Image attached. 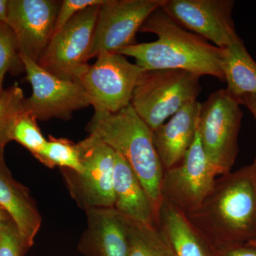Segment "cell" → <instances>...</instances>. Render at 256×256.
Masks as SVG:
<instances>
[{
	"label": "cell",
	"mask_w": 256,
	"mask_h": 256,
	"mask_svg": "<svg viewBox=\"0 0 256 256\" xmlns=\"http://www.w3.org/2000/svg\"><path fill=\"white\" fill-rule=\"evenodd\" d=\"M185 214L216 250L255 240V166H244L216 180L202 204Z\"/></svg>",
	"instance_id": "1"
},
{
	"label": "cell",
	"mask_w": 256,
	"mask_h": 256,
	"mask_svg": "<svg viewBox=\"0 0 256 256\" xmlns=\"http://www.w3.org/2000/svg\"><path fill=\"white\" fill-rule=\"evenodd\" d=\"M140 32L154 34L158 40L136 44L116 54L132 57L144 70L180 69L224 82V48L181 28L161 8L150 15Z\"/></svg>",
	"instance_id": "2"
},
{
	"label": "cell",
	"mask_w": 256,
	"mask_h": 256,
	"mask_svg": "<svg viewBox=\"0 0 256 256\" xmlns=\"http://www.w3.org/2000/svg\"><path fill=\"white\" fill-rule=\"evenodd\" d=\"M89 136L105 143L130 165L150 200L156 220L162 204L164 168L152 130L129 106L114 114L95 112L86 126Z\"/></svg>",
	"instance_id": "3"
},
{
	"label": "cell",
	"mask_w": 256,
	"mask_h": 256,
	"mask_svg": "<svg viewBox=\"0 0 256 256\" xmlns=\"http://www.w3.org/2000/svg\"><path fill=\"white\" fill-rule=\"evenodd\" d=\"M201 77L180 69L144 70L133 92L131 104L154 131L201 92Z\"/></svg>",
	"instance_id": "4"
},
{
	"label": "cell",
	"mask_w": 256,
	"mask_h": 256,
	"mask_svg": "<svg viewBox=\"0 0 256 256\" xmlns=\"http://www.w3.org/2000/svg\"><path fill=\"white\" fill-rule=\"evenodd\" d=\"M240 106L226 89L213 92L201 104L197 130L207 159L218 175L230 172L238 154Z\"/></svg>",
	"instance_id": "5"
},
{
	"label": "cell",
	"mask_w": 256,
	"mask_h": 256,
	"mask_svg": "<svg viewBox=\"0 0 256 256\" xmlns=\"http://www.w3.org/2000/svg\"><path fill=\"white\" fill-rule=\"evenodd\" d=\"M100 4L79 12L54 35L38 65L58 78L80 82L90 68L88 62Z\"/></svg>",
	"instance_id": "6"
},
{
	"label": "cell",
	"mask_w": 256,
	"mask_h": 256,
	"mask_svg": "<svg viewBox=\"0 0 256 256\" xmlns=\"http://www.w3.org/2000/svg\"><path fill=\"white\" fill-rule=\"evenodd\" d=\"M96 58L80 80L95 112L114 114L130 106L144 69L119 54L104 52Z\"/></svg>",
	"instance_id": "7"
},
{
	"label": "cell",
	"mask_w": 256,
	"mask_h": 256,
	"mask_svg": "<svg viewBox=\"0 0 256 256\" xmlns=\"http://www.w3.org/2000/svg\"><path fill=\"white\" fill-rule=\"evenodd\" d=\"M26 80L32 94L23 100V112L36 120H68L74 112L92 106L90 98L79 82L63 80L52 75L26 56L21 54Z\"/></svg>",
	"instance_id": "8"
},
{
	"label": "cell",
	"mask_w": 256,
	"mask_h": 256,
	"mask_svg": "<svg viewBox=\"0 0 256 256\" xmlns=\"http://www.w3.org/2000/svg\"><path fill=\"white\" fill-rule=\"evenodd\" d=\"M78 144L82 172L64 169L72 196L85 210L114 207L116 152L105 143L89 136Z\"/></svg>",
	"instance_id": "9"
},
{
	"label": "cell",
	"mask_w": 256,
	"mask_h": 256,
	"mask_svg": "<svg viewBox=\"0 0 256 256\" xmlns=\"http://www.w3.org/2000/svg\"><path fill=\"white\" fill-rule=\"evenodd\" d=\"M217 175L207 159L197 130L194 140L181 162L164 170L163 201L185 214L196 210L213 190Z\"/></svg>",
	"instance_id": "10"
},
{
	"label": "cell",
	"mask_w": 256,
	"mask_h": 256,
	"mask_svg": "<svg viewBox=\"0 0 256 256\" xmlns=\"http://www.w3.org/2000/svg\"><path fill=\"white\" fill-rule=\"evenodd\" d=\"M162 0H104L96 22L90 60L136 44V34Z\"/></svg>",
	"instance_id": "11"
},
{
	"label": "cell",
	"mask_w": 256,
	"mask_h": 256,
	"mask_svg": "<svg viewBox=\"0 0 256 256\" xmlns=\"http://www.w3.org/2000/svg\"><path fill=\"white\" fill-rule=\"evenodd\" d=\"M233 0H162L161 9L181 28L225 48L240 41L232 20Z\"/></svg>",
	"instance_id": "12"
},
{
	"label": "cell",
	"mask_w": 256,
	"mask_h": 256,
	"mask_svg": "<svg viewBox=\"0 0 256 256\" xmlns=\"http://www.w3.org/2000/svg\"><path fill=\"white\" fill-rule=\"evenodd\" d=\"M60 4L58 0H9L8 24L21 54L38 63L54 36Z\"/></svg>",
	"instance_id": "13"
},
{
	"label": "cell",
	"mask_w": 256,
	"mask_h": 256,
	"mask_svg": "<svg viewBox=\"0 0 256 256\" xmlns=\"http://www.w3.org/2000/svg\"><path fill=\"white\" fill-rule=\"evenodd\" d=\"M201 104L194 100L156 130L153 142L164 170L181 162L194 140Z\"/></svg>",
	"instance_id": "14"
},
{
	"label": "cell",
	"mask_w": 256,
	"mask_h": 256,
	"mask_svg": "<svg viewBox=\"0 0 256 256\" xmlns=\"http://www.w3.org/2000/svg\"><path fill=\"white\" fill-rule=\"evenodd\" d=\"M86 212L88 228L85 242L94 256H128V218L114 207L88 208Z\"/></svg>",
	"instance_id": "15"
},
{
	"label": "cell",
	"mask_w": 256,
	"mask_h": 256,
	"mask_svg": "<svg viewBox=\"0 0 256 256\" xmlns=\"http://www.w3.org/2000/svg\"><path fill=\"white\" fill-rule=\"evenodd\" d=\"M0 207L11 217L26 248L40 230L42 217L28 190L15 181L0 156Z\"/></svg>",
	"instance_id": "16"
},
{
	"label": "cell",
	"mask_w": 256,
	"mask_h": 256,
	"mask_svg": "<svg viewBox=\"0 0 256 256\" xmlns=\"http://www.w3.org/2000/svg\"><path fill=\"white\" fill-rule=\"evenodd\" d=\"M114 208L120 214L139 223L156 225L152 205L142 184L130 165L117 152L114 161Z\"/></svg>",
	"instance_id": "17"
},
{
	"label": "cell",
	"mask_w": 256,
	"mask_h": 256,
	"mask_svg": "<svg viewBox=\"0 0 256 256\" xmlns=\"http://www.w3.org/2000/svg\"><path fill=\"white\" fill-rule=\"evenodd\" d=\"M156 226L174 256H214L216 249L188 220L185 213L162 201Z\"/></svg>",
	"instance_id": "18"
},
{
	"label": "cell",
	"mask_w": 256,
	"mask_h": 256,
	"mask_svg": "<svg viewBox=\"0 0 256 256\" xmlns=\"http://www.w3.org/2000/svg\"><path fill=\"white\" fill-rule=\"evenodd\" d=\"M222 69L227 84L226 89L234 97L256 95V63L242 40L224 48Z\"/></svg>",
	"instance_id": "19"
},
{
	"label": "cell",
	"mask_w": 256,
	"mask_h": 256,
	"mask_svg": "<svg viewBox=\"0 0 256 256\" xmlns=\"http://www.w3.org/2000/svg\"><path fill=\"white\" fill-rule=\"evenodd\" d=\"M130 247L128 256H174L156 225L139 223L128 218Z\"/></svg>",
	"instance_id": "20"
},
{
	"label": "cell",
	"mask_w": 256,
	"mask_h": 256,
	"mask_svg": "<svg viewBox=\"0 0 256 256\" xmlns=\"http://www.w3.org/2000/svg\"><path fill=\"white\" fill-rule=\"evenodd\" d=\"M36 159L48 168L60 166L63 169L82 173V153L78 144L65 138L50 136L43 152Z\"/></svg>",
	"instance_id": "21"
},
{
	"label": "cell",
	"mask_w": 256,
	"mask_h": 256,
	"mask_svg": "<svg viewBox=\"0 0 256 256\" xmlns=\"http://www.w3.org/2000/svg\"><path fill=\"white\" fill-rule=\"evenodd\" d=\"M23 90L18 84L4 90L0 96V156L11 141V132L15 121L23 112Z\"/></svg>",
	"instance_id": "22"
},
{
	"label": "cell",
	"mask_w": 256,
	"mask_h": 256,
	"mask_svg": "<svg viewBox=\"0 0 256 256\" xmlns=\"http://www.w3.org/2000/svg\"><path fill=\"white\" fill-rule=\"evenodd\" d=\"M36 120L32 114L23 112L15 121L10 136L11 141L20 143L36 158L43 152L47 142Z\"/></svg>",
	"instance_id": "23"
},
{
	"label": "cell",
	"mask_w": 256,
	"mask_h": 256,
	"mask_svg": "<svg viewBox=\"0 0 256 256\" xmlns=\"http://www.w3.org/2000/svg\"><path fill=\"white\" fill-rule=\"evenodd\" d=\"M22 70L24 66L14 32L8 24L0 22V84L3 86L8 72L18 74Z\"/></svg>",
	"instance_id": "24"
},
{
	"label": "cell",
	"mask_w": 256,
	"mask_h": 256,
	"mask_svg": "<svg viewBox=\"0 0 256 256\" xmlns=\"http://www.w3.org/2000/svg\"><path fill=\"white\" fill-rule=\"evenodd\" d=\"M24 248H26L14 223L0 228V256H22Z\"/></svg>",
	"instance_id": "25"
},
{
	"label": "cell",
	"mask_w": 256,
	"mask_h": 256,
	"mask_svg": "<svg viewBox=\"0 0 256 256\" xmlns=\"http://www.w3.org/2000/svg\"><path fill=\"white\" fill-rule=\"evenodd\" d=\"M104 0H64L62 1L56 20L54 35L60 32L64 26L79 12L94 5L102 4Z\"/></svg>",
	"instance_id": "26"
},
{
	"label": "cell",
	"mask_w": 256,
	"mask_h": 256,
	"mask_svg": "<svg viewBox=\"0 0 256 256\" xmlns=\"http://www.w3.org/2000/svg\"><path fill=\"white\" fill-rule=\"evenodd\" d=\"M218 256H256V248L252 246H234L218 250Z\"/></svg>",
	"instance_id": "27"
},
{
	"label": "cell",
	"mask_w": 256,
	"mask_h": 256,
	"mask_svg": "<svg viewBox=\"0 0 256 256\" xmlns=\"http://www.w3.org/2000/svg\"><path fill=\"white\" fill-rule=\"evenodd\" d=\"M236 99L240 105L245 106L248 108V110L254 114L256 121V95L255 94H247V95L240 96ZM252 164L256 168V158Z\"/></svg>",
	"instance_id": "28"
},
{
	"label": "cell",
	"mask_w": 256,
	"mask_h": 256,
	"mask_svg": "<svg viewBox=\"0 0 256 256\" xmlns=\"http://www.w3.org/2000/svg\"><path fill=\"white\" fill-rule=\"evenodd\" d=\"M9 0H0V22L8 24Z\"/></svg>",
	"instance_id": "29"
},
{
	"label": "cell",
	"mask_w": 256,
	"mask_h": 256,
	"mask_svg": "<svg viewBox=\"0 0 256 256\" xmlns=\"http://www.w3.org/2000/svg\"><path fill=\"white\" fill-rule=\"evenodd\" d=\"M8 222H9L6 220V212L0 207V228Z\"/></svg>",
	"instance_id": "30"
},
{
	"label": "cell",
	"mask_w": 256,
	"mask_h": 256,
	"mask_svg": "<svg viewBox=\"0 0 256 256\" xmlns=\"http://www.w3.org/2000/svg\"><path fill=\"white\" fill-rule=\"evenodd\" d=\"M248 245L252 246L256 248V238L255 240H252V242H249L248 244H247Z\"/></svg>",
	"instance_id": "31"
},
{
	"label": "cell",
	"mask_w": 256,
	"mask_h": 256,
	"mask_svg": "<svg viewBox=\"0 0 256 256\" xmlns=\"http://www.w3.org/2000/svg\"><path fill=\"white\" fill-rule=\"evenodd\" d=\"M3 92H4V89H3V86L0 84V96L2 94Z\"/></svg>",
	"instance_id": "32"
}]
</instances>
